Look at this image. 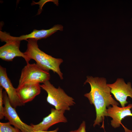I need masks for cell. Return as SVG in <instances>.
I'll return each mask as SVG.
<instances>
[{"mask_svg": "<svg viewBox=\"0 0 132 132\" xmlns=\"http://www.w3.org/2000/svg\"><path fill=\"white\" fill-rule=\"evenodd\" d=\"M88 83L91 87L89 92L85 94L84 96L87 98L90 103L94 105L96 111V118L93 126L100 125L104 129V120L107 117V108L110 105H119V103L112 97L110 88L107 85L106 79L104 77H93L88 76L84 84Z\"/></svg>", "mask_w": 132, "mask_h": 132, "instance_id": "obj_1", "label": "cell"}, {"mask_svg": "<svg viewBox=\"0 0 132 132\" xmlns=\"http://www.w3.org/2000/svg\"><path fill=\"white\" fill-rule=\"evenodd\" d=\"M37 41L33 39L27 40V48L24 52L25 55L30 60H34L36 64L43 70L48 72L51 70L57 74L61 79H63V74L60 68L63 60L53 57L42 51L38 47Z\"/></svg>", "mask_w": 132, "mask_h": 132, "instance_id": "obj_2", "label": "cell"}, {"mask_svg": "<svg viewBox=\"0 0 132 132\" xmlns=\"http://www.w3.org/2000/svg\"><path fill=\"white\" fill-rule=\"evenodd\" d=\"M40 86L47 93V102L54 106L55 109L68 111L70 109V107L75 104L73 98L68 95L60 87L55 88L49 80Z\"/></svg>", "mask_w": 132, "mask_h": 132, "instance_id": "obj_3", "label": "cell"}, {"mask_svg": "<svg viewBox=\"0 0 132 132\" xmlns=\"http://www.w3.org/2000/svg\"><path fill=\"white\" fill-rule=\"evenodd\" d=\"M50 77L49 72L39 67L36 64L27 63L22 69L18 86L28 83H43L49 80Z\"/></svg>", "mask_w": 132, "mask_h": 132, "instance_id": "obj_4", "label": "cell"}, {"mask_svg": "<svg viewBox=\"0 0 132 132\" xmlns=\"http://www.w3.org/2000/svg\"><path fill=\"white\" fill-rule=\"evenodd\" d=\"M63 26L59 24L55 25L53 27L47 30L34 29L30 34L24 35L19 37H16L11 36L6 32L0 31V39L2 42H6L13 41H20L25 40L27 41L29 39H33L37 40L45 38L49 36L58 30L62 31Z\"/></svg>", "mask_w": 132, "mask_h": 132, "instance_id": "obj_5", "label": "cell"}, {"mask_svg": "<svg viewBox=\"0 0 132 132\" xmlns=\"http://www.w3.org/2000/svg\"><path fill=\"white\" fill-rule=\"evenodd\" d=\"M4 115L11 125L19 129L22 132H32L34 130L30 125L23 122L20 118L15 108L11 105L8 96L5 91L3 92Z\"/></svg>", "mask_w": 132, "mask_h": 132, "instance_id": "obj_6", "label": "cell"}, {"mask_svg": "<svg viewBox=\"0 0 132 132\" xmlns=\"http://www.w3.org/2000/svg\"><path fill=\"white\" fill-rule=\"evenodd\" d=\"M110 88V92L118 101L122 107H124L128 103L127 97L132 98V88L131 83L128 82L126 83L123 79L118 78L116 81L111 84H107Z\"/></svg>", "mask_w": 132, "mask_h": 132, "instance_id": "obj_7", "label": "cell"}, {"mask_svg": "<svg viewBox=\"0 0 132 132\" xmlns=\"http://www.w3.org/2000/svg\"><path fill=\"white\" fill-rule=\"evenodd\" d=\"M132 108V104H130L124 107H120L117 105L109 106L106 110L107 117L109 116L112 119L111 124L114 128L119 127L120 125L123 126L125 132H132V131L124 127L121 123L122 120L127 116H132L131 109Z\"/></svg>", "mask_w": 132, "mask_h": 132, "instance_id": "obj_8", "label": "cell"}, {"mask_svg": "<svg viewBox=\"0 0 132 132\" xmlns=\"http://www.w3.org/2000/svg\"><path fill=\"white\" fill-rule=\"evenodd\" d=\"M0 86L4 88L8 97L11 106L15 108L18 106L24 105L20 99L16 88L13 86L8 78L5 68L0 66Z\"/></svg>", "mask_w": 132, "mask_h": 132, "instance_id": "obj_9", "label": "cell"}, {"mask_svg": "<svg viewBox=\"0 0 132 132\" xmlns=\"http://www.w3.org/2000/svg\"><path fill=\"white\" fill-rule=\"evenodd\" d=\"M65 111L51 108V113L44 118L42 121L39 124L31 125L34 131H47L48 129L54 124L60 122L66 123L67 119L64 115Z\"/></svg>", "mask_w": 132, "mask_h": 132, "instance_id": "obj_10", "label": "cell"}, {"mask_svg": "<svg viewBox=\"0 0 132 132\" xmlns=\"http://www.w3.org/2000/svg\"><path fill=\"white\" fill-rule=\"evenodd\" d=\"M21 41H13L6 42L4 45L0 47V58L6 61H13L16 57L23 58L27 63L31 60L25 55L24 53L20 50L19 47Z\"/></svg>", "mask_w": 132, "mask_h": 132, "instance_id": "obj_11", "label": "cell"}, {"mask_svg": "<svg viewBox=\"0 0 132 132\" xmlns=\"http://www.w3.org/2000/svg\"><path fill=\"white\" fill-rule=\"evenodd\" d=\"M41 88L40 83H28L18 86L16 90L20 100L25 105L40 93Z\"/></svg>", "mask_w": 132, "mask_h": 132, "instance_id": "obj_12", "label": "cell"}, {"mask_svg": "<svg viewBox=\"0 0 132 132\" xmlns=\"http://www.w3.org/2000/svg\"><path fill=\"white\" fill-rule=\"evenodd\" d=\"M9 121L0 122V132H22L19 129L12 126Z\"/></svg>", "mask_w": 132, "mask_h": 132, "instance_id": "obj_13", "label": "cell"}, {"mask_svg": "<svg viewBox=\"0 0 132 132\" xmlns=\"http://www.w3.org/2000/svg\"><path fill=\"white\" fill-rule=\"evenodd\" d=\"M3 88L1 87H0V119L2 120L4 118V107L2 91Z\"/></svg>", "mask_w": 132, "mask_h": 132, "instance_id": "obj_14", "label": "cell"}, {"mask_svg": "<svg viewBox=\"0 0 132 132\" xmlns=\"http://www.w3.org/2000/svg\"><path fill=\"white\" fill-rule=\"evenodd\" d=\"M53 1L54 2V3L56 4V5H58V0H43L44 2L43 3V4L40 2H35L34 1H33V2L32 3V4H31L32 5H33L36 4H38L39 5V9L38 10V14H40L42 11V6L44 5L46 2L48 1Z\"/></svg>", "mask_w": 132, "mask_h": 132, "instance_id": "obj_15", "label": "cell"}, {"mask_svg": "<svg viewBox=\"0 0 132 132\" xmlns=\"http://www.w3.org/2000/svg\"><path fill=\"white\" fill-rule=\"evenodd\" d=\"M69 132H86L85 122L83 121L77 129L75 130L71 131Z\"/></svg>", "mask_w": 132, "mask_h": 132, "instance_id": "obj_16", "label": "cell"}, {"mask_svg": "<svg viewBox=\"0 0 132 132\" xmlns=\"http://www.w3.org/2000/svg\"><path fill=\"white\" fill-rule=\"evenodd\" d=\"M59 130L58 128H57L55 130L50 131H34L32 132H58Z\"/></svg>", "mask_w": 132, "mask_h": 132, "instance_id": "obj_17", "label": "cell"}, {"mask_svg": "<svg viewBox=\"0 0 132 132\" xmlns=\"http://www.w3.org/2000/svg\"><path fill=\"white\" fill-rule=\"evenodd\" d=\"M104 132H106L105 131H104Z\"/></svg>", "mask_w": 132, "mask_h": 132, "instance_id": "obj_18", "label": "cell"}]
</instances>
